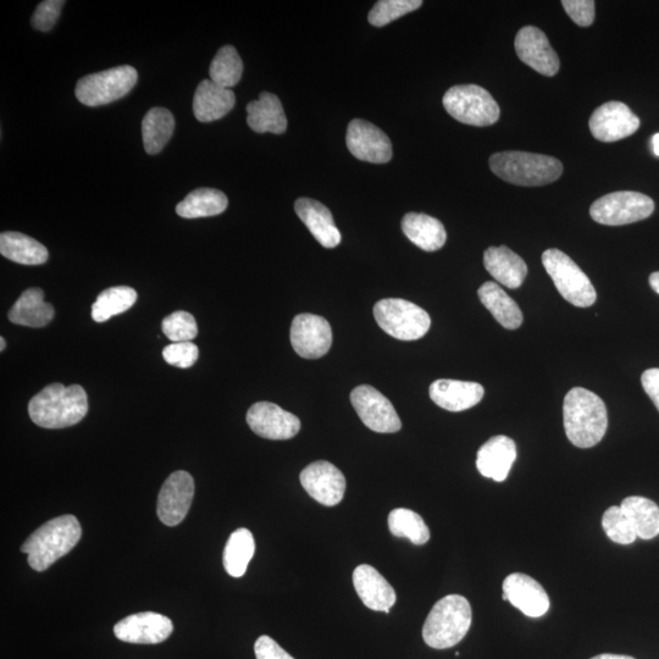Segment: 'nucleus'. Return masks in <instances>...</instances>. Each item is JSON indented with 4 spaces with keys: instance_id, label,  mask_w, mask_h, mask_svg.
Masks as SVG:
<instances>
[{
    "instance_id": "4468645a",
    "label": "nucleus",
    "mask_w": 659,
    "mask_h": 659,
    "mask_svg": "<svg viewBox=\"0 0 659 659\" xmlns=\"http://www.w3.org/2000/svg\"><path fill=\"white\" fill-rule=\"evenodd\" d=\"M589 127L596 140L606 143L624 140L634 135L640 119L622 102H608L591 115Z\"/></svg>"
},
{
    "instance_id": "37998d69",
    "label": "nucleus",
    "mask_w": 659,
    "mask_h": 659,
    "mask_svg": "<svg viewBox=\"0 0 659 659\" xmlns=\"http://www.w3.org/2000/svg\"><path fill=\"white\" fill-rule=\"evenodd\" d=\"M64 4L63 0H46V2L38 5L31 20L33 29L42 32L51 31L54 25L57 24Z\"/></svg>"
},
{
    "instance_id": "f257e3e1",
    "label": "nucleus",
    "mask_w": 659,
    "mask_h": 659,
    "mask_svg": "<svg viewBox=\"0 0 659 659\" xmlns=\"http://www.w3.org/2000/svg\"><path fill=\"white\" fill-rule=\"evenodd\" d=\"M563 422L568 440L575 447H594L608 428L606 404L594 392L574 387L564 398Z\"/></svg>"
},
{
    "instance_id": "2eb2a0df",
    "label": "nucleus",
    "mask_w": 659,
    "mask_h": 659,
    "mask_svg": "<svg viewBox=\"0 0 659 659\" xmlns=\"http://www.w3.org/2000/svg\"><path fill=\"white\" fill-rule=\"evenodd\" d=\"M195 481L191 474L179 470L165 480L158 497V518L166 526L179 525L190 511Z\"/></svg>"
},
{
    "instance_id": "e433bc0d",
    "label": "nucleus",
    "mask_w": 659,
    "mask_h": 659,
    "mask_svg": "<svg viewBox=\"0 0 659 659\" xmlns=\"http://www.w3.org/2000/svg\"><path fill=\"white\" fill-rule=\"evenodd\" d=\"M389 529L396 537H406L414 545H425L430 540V530L418 513L407 508H397L389 515Z\"/></svg>"
},
{
    "instance_id": "c756f323",
    "label": "nucleus",
    "mask_w": 659,
    "mask_h": 659,
    "mask_svg": "<svg viewBox=\"0 0 659 659\" xmlns=\"http://www.w3.org/2000/svg\"><path fill=\"white\" fill-rule=\"evenodd\" d=\"M478 296L485 308L503 328L517 330L523 324V313L517 303L502 290L496 282H485L478 291Z\"/></svg>"
},
{
    "instance_id": "4c0bfd02",
    "label": "nucleus",
    "mask_w": 659,
    "mask_h": 659,
    "mask_svg": "<svg viewBox=\"0 0 659 659\" xmlns=\"http://www.w3.org/2000/svg\"><path fill=\"white\" fill-rule=\"evenodd\" d=\"M210 80L225 88L234 87L242 79L243 63L235 47L220 49L209 69Z\"/></svg>"
},
{
    "instance_id": "aec40b11",
    "label": "nucleus",
    "mask_w": 659,
    "mask_h": 659,
    "mask_svg": "<svg viewBox=\"0 0 659 659\" xmlns=\"http://www.w3.org/2000/svg\"><path fill=\"white\" fill-rule=\"evenodd\" d=\"M503 600L526 617L540 618L550 609V598L539 581L522 573H513L503 581Z\"/></svg>"
},
{
    "instance_id": "ddd939ff",
    "label": "nucleus",
    "mask_w": 659,
    "mask_h": 659,
    "mask_svg": "<svg viewBox=\"0 0 659 659\" xmlns=\"http://www.w3.org/2000/svg\"><path fill=\"white\" fill-rule=\"evenodd\" d=\"M247 424L254 434L268 440H290L301 430V420L278 404L258 402L247 412Z\"/></svg>"
},
{
    "instance_id": "4be33fe9",
    "label": "nucleus",
    "mask_w": 659,
    "mask_h": 659,
    "mask_svg": "<svg viewBox=\"0 0 659 659\" xmlns=\"http://www.w3.org/2000/svg\"><path fill=\"white\" fill-rule=\"evenodd\" d=\"M517 459V446L507 436L491 437L478 451L476 468L487 479L502 483L508 478L509 472Z\"/></svg>"
},
{
    "instance_id": "8fccbe9b",
    "label": "nucleus",
    "mask_w": 659,
    "mask_h": 659,
    "mask_svg": "<svg viewBox=\"0 0 659 659\" xmlns=\"http://www.w3.org/2000/svg\"><path fill=\"white\" fill-rule=\"evenodd\" d=\"M653 153L659 157V134L653 136L652 138Z\"/></svg>"
},
{
    "instance_id": "ea45409f",
    "label": "nucleus",
    "mask_w": 659,
    "mask_h": 659,
    "mask_svg": "<svg viewBox=\"0 0 659 659\" xmlns=\"http://www.w3.org/2000/svg\"><path fill=\"white\" fill-rule=\"evenodd\" d=\"M422 0H380L370 10L368 19L375 27H384L422 7Z\"/></svg>"
},
{
    "instance_id": "f704fd0d",
    "label": "nucleus",
    "mask_w": 659,
    "mask_h": 659,
    "mask_svg": "<svg viewBox=\"0 0 659 659\" xmlns=\"http://www.w3.org/2000/svg\"><path fill=\"white\" fill-rule=\"evenodd\" d=\"M256 552V542L251 531L242 528L232 533L224 550V568L232 578H242Z\"/></svg>"
},
{
    "instance_id": "7c9ffc66",
    "label": "nucleus",
    "mask_w": 659,
    "mask_h": 659,
    "mask_svg": "<svg viewBox=\"0 0 659 659\" xmlns=\"http://www.w3.org/2000/svg\"><path fill=\"white\" fill-rule=\"evenodd\" d=\"M0 253L11 262L24 265H41L49 257L48 249L42 243L14 231L0 235Z\"/></svg>"
},
{
    "instance_id": "72a5a7b5",
    "label": "nucleus",
    "mask_w": 659,
    "mask_h": 659,
    "mask_svg": "<svg viewBox=\"0 0 659 659\" xmlns=\"http://www.w3.org/2000/svg\"><path fill=\"white\" fill-rule=\"evenodd\" d=\"M175 119L165 108H153L142 121L143 145L148 154H158L174 134Z\"/></svg>"
},
{
    "instance_id": "7ed1b4c3",
    "label": "nucleus",
    "mask_w": 659,
    "mask_h": 659,
    "mask_svg": "<svg viewBox=\"0 0 659 659\" xmlns=\"http://www.w3.org/2000/svg\"><path fill=\"white\" fill-rule=\"evenodd\" d=\"M81 536L79 520L74 515H62L37 529L24 542L21 551L26 553L27 562L33 570L44 572L59 558L68 555L79 544Z\"/></svg>"
},
{
    "instance_id": "c9c22d12",
    "label": "nucleus",
    "mask_w": 659,
    "mask_h": 659,
    "mask_svg": "<svg viewBox=\"0 0 659 659\" xmlns=\"http://www.w3.org/2000/svg\"><path fill=\"white\" fill-rule=\"evenodd\" d=\"M137 301V292L132 287H110L97 297L92 306V318L97 323H104L115 315L127 312Z\"/></svg>"
},
{
    "instance_id": "6ab92c4d",
    "label": "nucleus",
    "mask_w": 659,
    "mask_h": 659,
    "mask_svg": "<svg viewBox=\"0 0 659 659\" xmlns=\"http://www.w3.org/2000/svg\"><path fill=\"white\" fill-rule=\"evenodd\" d=\"M518 58L537 73L552 77L559 71L558 55L551 47L545 33L534 26L523 27L514 42Z\"/></svg>"
},
{
    "instance_id": "49530a36",
    "label": "nucleus",
    "mask_w": 659,
    "mask_h": 659,
    "mask_svg": "<svg viewBox=\"0 0 659 659\" xmlns=\"http://www.w3.org/2000/svg\"><path fill=\"white\" fill-rule=\"evenodd\" d=\"M641 382L645 392L649 395L652 402L655 403L659 411V369L652 368L646 370L641 376Z\"/></svg>"
},
{
    "instance_id": "6e6552de",
    "label": "nucleus",
    "mask_w": 659,
    "mask_h": 659,
    "mask_svg": "<svg viewBox=\"0 0 659 659\" xmlns=\"http://www.w3.org/2000/svg\"><path fill=\"white\" fill-rule=\"evenodd\" d=\"M443 107L459 123L478 127L494 125L501 115L494 97L476 85L450 88L443 96Z\"/></svg>"
},
{
    "instance_id": "f8f14e48",
    "label": "nucleus",
    "mask_w": 659,
    "mask_h": 659,
    "mask_svg": "<svg viewBox=\"0 0 659 659\" xmlns=\"http://www.w3.org/2000/svg\"><path fill=\"white\" fill-rule=\"evenodd\" d=\"M293 350L304 359H318L330 351L332 330L329 321L319 315L299 314L292 321Z\"/></svg>"
},
{
    "instance_id": "2f4dec72",
    "label": "nucleus",
    "mask_w": 659,
    "mask_h": 659,
    "mask_svg": "<svg viewBox=\"0 0 659 659\" xmlns=\"http://www.w3.org/2000/svg\"><path fill=\"white\" fill-rule=\"evenodd\" d=\"M229 206L225 193L214 188H198L177 204L176 213L181 218L198 219L215 217Z\"/></svg>"
},
{
    "instance_id": "5701e85b",
    "label": "nucleus",
    "mask_w": 659,
    "mask_h": 659,
    "mask_svg": "<svg viewBox=\"0 0 659 659\" xmlns=\"http://www.w3.org/2000/svg\"><path fill=\"white\" fill-rule=\"evenodd\" d=\"M429 393L437 406L448 412H463L480 403L485 390L478 382L441 379L431 384Z\"/></svg>"
},
{
    "instance_id": "9b49d317",
    "label": "nucleus",
    "mask_w": 659,
    "mask_h": 659,
    "mask_svg": "<svg viewBox=\"0 0 659 659\" xmlns=\"http://www.w3.org/2000/svg\"><path fill=\"white\" fill-rule=\"evenodd\" d=\"M351 403L364 425L375 433L393 434L401 430V419L395 407L373 386L356 387L351 392Z\"/></svg>"
},
{
    "instance_id": "1a4fd4ad",
    "label": "nucleus",
    "mask_w": 659,
    "mask_h": 659,
    "mask_svg": "<svg viewBox=\"0 0 659 659\" xmlns=\"http://www.w3.org/2000/svg\"><path fill=\"white\" fill-rule=\"evenodd\" d=\"M137 80V70L130 65L87 75L77 82L76 98L87 107H101L127 96Z\"/></svg>"
},
{
    "instance_id": "393cba45",
    "label": "nucleus",
    "mask_w": 659,
    "mask_h": 659,
    "mask_svg": "<svg viewBox=\"0 0 659 659\" xmlns=\"http://www.w3.org/2000/svg\"><path fill=\"white\" fill-rule=\"evenodd\" d=\"M235 93L212 80L199 83L193 97V113L201 123L220 120L234 109Z\"/></svg>"
},
{
    "instance_id": "9d476101",
    "label": "nucleus",
    "mask_w": 659,
    "mask_h": 659,
    "mask_svg": "<svg viewBox=\"0 0 659 659\" xmlns=\"http://www.w3.org/2000/svg\"><path fill=\"white\" fill-rule=\"evenodd\" d=\"M655 202L644 193L620 191L598 198L590 208L591 218L598 224L622 226L650 218Z\"/></svg>"
},
{
    "instance_id": "473e14b6",
    "label": "nucleus",
    "mask_w": 659,
    "mask_h": 659,
    "mask_svg": "<svg viewBox=\"0 0 659 659\" xmlns=\"http://www.w3.org/2000/svg\"><path fill=\"white\" fill-rule=\"evenodd\" d=\"M620 508L640 539L651 540L659 535V507L655 502L641 496H630L625 498Z\"/></svg>"
},
{
    "instance_id": "c03bdc74",
    "label": "nucleus",
    "mask_w": 659,
    "mask_h": 659,
    "mask_svg": "<svg viewBox=\"0 0 659 659\" xmlns=\"http://www.w3.org/2000/svg\"><path fill=\"white\" fill-rule=\"evenodd\" d=\"M569 18L580 27H589L595 21V2L592 0H563Z\"/></svg>"
},
{
    "instance_id": "dca6fc26",
    "label": "nucleus",
    "mask_w": 659,
    "mask_h": 659,
    "mask_svg": "<svg viewBox=\"0 0 659 659\" xmlns=\"http://www.w3.org/2000/svg\"><path fill=\"white\" fill-rule=\"evenodd\" d=\"M299 479L303 489L320 505L334 507L339 505L345 496V475L329 462L319 461L309 464L303 469Z\"/></svg>"
},
{
    "instance_id": "423d86ee",
    "label": "nucleus",
    "mask_w": 659,
    "mask_h": 659,
    "mask_svg": "<svg viewBox=\"0 0 659 659\" xmlns=\"http://www.w3.org/2000/svg\"><path fill=\"white\" fill-rule=\"evenodd\" d=\"M542 264L567 302L579 308L594 306L597 299L594 285L566 253L556 248L547 249L542 254Z\"/></svg>"
},
{
    "instance_id": "b1692460",
    "label": "nucleus",
    "mask_w": 659,
    "mask_h": 659,
    "mask_svg": "<svg viewBox=\"0 0 659 659\" xmlns=\"http://www.w3.org/2000/svg\"><path fill=\"white\" fill-rule=\"evenodd\" d=\"M298 218L308 227L321 246L335 248L341 243V232L337 229L334 217L328 208L310 198H299L295 204Z\"/></svg>"
},
{
    "instance_id": "39448f33",
    "label": "nucleus",
    "mask_w": 659,
    "mask_h": 659,
    "mask_svg": "<svg viewBox=\"0 0 659 659\" xmlns=\"http://www.w3.org/2000/svg\"><path fill=\"white\" fill-rule=\"evenodd\" d=\"M472 620V607L467 598L461 595L443 597L425 620V644L436 650L451 649L468 634Z\"/></svg>"
},
{
    "instance_id": "0eeeda50",
    "label": "nucleus",
    "mask_w": 659,
    "mask_h": 659,
    "mask_svg": "<svg viewBox=\"0 0 659 659\" xmlns=\"http://www.w3.org/2000/svg\"><path fill=\"white\" fill-rule=\"evenodd\" d=\"M374 317L382 330L397 340H420L430 330V315L401 298H385L375 304Z\"/></svg>"
},
{
    "instance_id": "f3484780",
    "label": "nucleus",
    "mask_w": 659,
    "mask_h": 659,
    "mask_svg": "<svg viewBox=\"0 0 659 659\" xmlns=\"http://www.w3.org/2000/svg\"><path fill=\"white\" fill-rule=\"evenodd\" d=\"M346 142L350 152L362 162L385 164L392 158L390 138L369 121L352 120L348 125Z\"/></svg>"
},
{
    "instance_id": "a18cd8bd",
    "label": "nucleus",
    "mask_w": 659,
    "mask_h": 659,
    "mask_svg": "<svg viewBox=\"0 0 659 659\" xmlns=\"http://www.w3.org/2000/svg\"><path fill=\"white\" fill-rule=\"evenodd\" d=\"M254 653H256L257 659H295L289 652L282 649L278 642L267 635L260 636L256 641Z\"/></svg>"
},
{
    "instance_id": "09e8293b",
    "label": "nucleus",
    "mask_w": 659,
    "mask_h": 659,
    "mask_svg": "<svg viewBox=\"0 0 659 659\" xmlns=\"http://www.w3.org/2000/svg\"><path fill=\"white\" fill-rule=\"evenodd\" d=\"M591 659H635V658L630 656L611 655V653H603V655H598Z\"/></svg>"
},
{
    "instance_id": "a19ab883",
    "label": "nucleus",
    "mask_w": 659,
    "mask_h": 659,
    "mask_svg": "<svg viewBox=\"0 0 659 659\" xmlns=\"http://www.w3.org/2000/svg\"><path fill=\"white\" fill-rule=\"evenodd\" d=\"M162 329L164 335L171 342H192L198 335V326L195 317L191 313L175 312L163 320Z\"/></svg>"
},
{
    "instance_id": "a211bd4d",
    "label": "nucleus",
    "mask_w": 659,
    "mask_h": 659,
    "mask_svg": "<svg viewBox=\"0 0 659 659\" xmlns=\"http://www.w3.org/2000/svg\"><path fill=\"white\" fill-rule=\"evenodd\" d=\"M174 625L168 617L154 612L132 614L114 627L116 638L130 644L155 645L170 638Z\"/></svg>"
},
{
    "instance_id": "c85d7f7f",
    "label": "nucleus",
    "mask_w": 659,
    "mask_h": 659,
    "mask_svg": "<svg viewBox=\"0 0 659 659\" xmlns=\"http://www.w3.org/2000/svg\"><path fill=\"white\" fill-rule=\"evenodd\" d=\"M402 230L409 241L425 252L439 251L447 241V232L441 221L422 213L404 215Z\"/></svg>"
},
{
    "instance_id": "58836bf2",
    "label": "nucleus",
    "mask_w": 659,
    "mask_h": 659,
    "mask_svg": "<svg viewBox=\"0 0 659 659\" xmlns=\"http://www.w3.org/2000/svg\"><path fill=\"white\" fill-rule=\"evenodd\" d=\"M602 528L609 540L619 545H630L638 539L633 524L630 523L620 506H612L607 509L602 517Z\"/></svg>"
},
{
    "instance_id": "412c9836",
    "label": "nucleus",
    "mask_w": 659,
    "mask_h": 659,
    "mask_svg": "<svg viewBox=\"0 0 659 659\" xmlns=\"http://www.w3.org/2000/svg\"><path fill=\"white\" fill-rule=\"evenodd\" d=\"M353 585L365 607L376 612L389 613L395 606L396 591L389 581L369 564H362L354 570Z\"/></svg>"
},
{
    "instance_id": "de8ad7c7",
    "label": "nucleus",
    "mask_w": 659,
    "mask_h": 659,
    "mask_svg": "<svg viewBox=\"0 0 659 659\" xmlns=\"http://www.w3.org/2000/svg\"><path fill=\"white\" fill-rule=\"evenodd\" d=\"M650 286L659 295V271H656V273L650 276Z\"/></svg>"
},
{
    "instance_id": "79ce46f5",
    "label": "nucleus",
    "mask_w": 659,
    "mask_h": 659,
    "mask_svg": "<svg viewBox=\"0 0 659 659\" xmlns=\"http://www.w3.org/2000/svg\"><path fill=\"white\" fill-rule=\"evenodd\" d=\"M199 350L193 342H177L166 346L163 351L164 361L173 367L187 369L198 361Z\"/></svg>"
},
{
    "instance_id": "a878e982",
    "label": "nucleus",
    "mask_w": 659,
    "mask_h": 659,
    "mask_svg": "<svg viewBox=\"0 0 659 659\" xmlns=\"http://www.w3.org/2000/svg\"><path fill=\"white\" fill-rule=\"evenodd\" d=\"M484 264L492 278L508 289H519L528 275L524 259L506 246L487 248Z\"/></svg>"
},
{
    "instance_id": "cd10ccee",
    "label": "nucleus",
    "mask_w": 659,
    "mask_h": 659,
    "mask_svg": "<svg viewBox=\"0 0 659 659\" xmlns=\"http://www.w3.org/2000/svg\"><path fill=\"white\" fill-rule=\"evenodd\" d=\"M55 310L52 304L44 302V292L38 287L22 292L13 308L9 310L11 323L27 328H44L54 318Z\"/></svg>"
},
{
    "instance_id": "20e7f679",
    "label": "nucleus",
    "mask_w": 659,
    "mask_h": 659,
    "mask_svg": "<svg viewBox=\"0 0 659 659\" xmlns=\"http://www.w3.org/2000/svg\"><path fill=\"white\" fill-rule=\"evenodd\" d=\"M490 169L508 184L524 187L550 185L563 174V165L556 158L515 151L491 155Z\"/></svg>"
},
{
    "instance_id": "bb28decb",
    "label": "nucleus",
    "mask_w": 659,
    "mask_h": 659,
    "mask_svg": "<svg viewBox=\"0 0 659 659\" xmlns=\"http://www.w3.org/2000/svg\"><path fill=\"white\" fill-rule=\"evenodd\" d=\"M247 124L257 134H284L287 118L280 99L273 93L260 94L258 101L247 105Z\"/></svg>"
},
{
    "instance_id": "3c124183",
    "label": "nucleus",
    "mask_w": 659,
    "mask_h": 659,
    "mask_svg": "<svg viewBox=\"0 0 659 659\" xmlns=\"http://www.w3.org/2000/svg\"><path fill=\"white\" fill-rule=\"evenodd\" d=\"M5 347H7V342H5L4 337H0V351H4Z\"/></svg>"
},
{
    "instance_id": "f03ea898",
    "label": "nucleus",
    "mask_w": 659,
    "mask_h": 659,
    "mask_svg": "<svg viewBox=\"0 0 659 659\" xmlns=\"http://www.w3.org/2000/svg\"><path fill=\"white\" fill-rule=\"evenodd\" d=\"M87 413V393L80 385H48L29 403L32 422L44 429L69 428L79 424Z\"/></svg>"
}]
</instances>
